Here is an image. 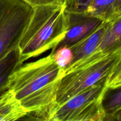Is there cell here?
<instances>
[{
    "label": "cell",
    "instance_id": "cell-1",
    "mask_svg": "<svg viewBox=\"0 0 121 121\" xmlns=\"http://www.w3.org/2000/svg\"><path fill=\"white\" fill-rule=\"evenodd\" d=\"M65 74V69L50 53L20 66L9 77L8 89L13 91L28 115L48 121L56 106L57 91Z\"/></svg>",
    "mask_w": 121,
    "mask_h": 121
},
{
    "label": "cell",
    "instance_id": "cell-2",
    "mask_svg": "<svg viewBox=\"0 0 121 121\" xmlns=\"http://www.w3.org/2000/svg\"><path fill=\"white\" fill-rule=\"evenodd\" d=\"M68 28L65 4L37 7L18 45L23 63L55 48Z\"/></svg>",
    "mask_w": 121,
    "mask_h": 121
},
{
    "label": "cell",
    "instance_id": "cell-3",
    "mask_svg": "<svg viewBox=\"0 0 121 121\" xmlns=\"http://www.w3.org/2000/svg\"><path fill=\"white\" fill-rule=\"evenodd\" d=\"M108 89L106 78L56 108L51 112L48 121H105L104 100Z\"/></svg>",
    "mask_w": 121,
    "mask_h": 121
},
{
    "label": "cell",
    "instance_id": "cell-4",
    "mask_svg": "<svg viewBox=\"0 0 121 121\" xmlns=\"http://www.w3.org/2000/svg\"><path fill=\"white\" fill-rule=\"evenodd\" d=\"M34 9L22 0H0V60L18 47Z\"/></svg>",
    "mask_w": 121,
    "mask_h": 121
},
{
    "label": "cell",
    "instance_id": "cell-5",
    "mask_svg": "<svg viewBox=\"0 0 121 121\" xmlns=\"http://www.w3.org/2000/svg\"><path fill=\"white\" fill-rule=\"evenodd\" d=\"M118 56L112 55L91 66L65 74L59 85L56 108L107 78Z\"/></svg>",
    "mask_w": 121,
    "mask_h": 121
},
{
    "label": "cell",
    "instance_id": "cell-6",
    "mask_svg": "<svg viewBox=\"0 0 121 121\" xmlns=\"http://www.w3.org/2000/svg\"><path fill=\"white\" fill-rule=\"evenodd\" d=\"M121 53V15L109 22L100 43L92 54L65 69V74L91 66L105 58Z\"/></svg>",
    "mask_w": 121,
    "mask_h": 121
},
{
    "label": "cell",
    "instance_id": "cell-7",
    "mask_svg": "<svg viewBox=\"0 0 121 121\" xmlns=\"http://www.w3.org/2000/svg\"><path fill=\"white\" fill-rule=\"evenodd\" d=\"M68 28L64 39L52 50L53 54L62 47H71L95 31L105 22L87 13L67 12Z\"/></svg>",
    "mask_w": 121,
    "mask_h": 121
},
{
    "label": "cell",
    "instance_id": "cell-8",
    "mask_svg": "<svg viewBox=\"0 0 121 121\" xmlns=\"http://www.w3.org/2000/svg\"><path fill=\"white\" fill-rule=\"evenodd\" d=\"M109 22H104L95 31L70 47L73 59L67 67L77 63L93 53L100 43Z\"/></svg>",
    "mask_w": 121,
    "mask_h": 121
},
{
    "label": "cell",
    "instance_id": "cell-9",
    "mask_svg": "<svg viewBox=\"0 0 121 121\" xmlns=\"http://www.w3.org/2000/svg\"><path fill=\"white\" fill-rule=\"evenodd\" d=\"M28 115L13 91L8 89L0 95V121L19 120Z\"/></svg>",
    "mask_w": 121,
    "mask_h": 121
},
{
    "label": "cell",
    "instance_id": "cell-10",
    "mask_svg": "<svg viewBox=\"0 0 121 121\" xmlns=\"http://www.w3.org/2000/svg\"><path fill=\"white\" fill-rule=\"evenodd\" d=\"M22 65L18 47L0 60V95L8 90L9 77Z\"/></svg>",
    "mask_w": 121,
    "mask_h": 121
},
{
    "label": "cell",
    "instance_id": "cell-11",
    "mask_svg": "<svg viewBox=\"0 0 121 121\" xmlns=\"http://www.w3.org/2000/svg\"><path fill=\"white\" fill-rule=\"evenodd\" d=\"M117 0H93L86 13L100 19L105 22L117 18Z\"/></svg>",
    "mask_w": 121,
    "mask_h": 121
},
{
    "label": "cell",
    "instance_id": "cell-12",
    "mask_svg": "<svg viewBox=\"0 0 121 121\" xmlns=\"http://www.w3.org/2000/svg\"><path fill=\"white\" fill-rule=\"evenodd\" d=\"M108 96L105 95L104 106L106 115V120H114L116 116L121 112V86Z\"/></svg>",
    "mask_w": 121,
    "mask_h": 121
},
{
    "label": "cell",
    "instance_id": "cell-13",
    "mask_svg": "<svg viewBox=\"0 0 121 121\" xmlns=\"http://www.w3.org/2000/svg\"><path fill=\"white\" fill-rule=\"evenodd\" d=\"M109 89H115L121 86V60H117L106 78Z\"/></svg>",
    "mask_w": 121,
    "mask_h": 121
},
{
    "label": "cell",
    "instance_id": "cell-14",
    "mask_svg": "<svg viewBox=\"0 0 121 121\" xmlns=\"http://www.w3.org/2000/svg\"><path fill=\"white\" fill-rule=\"evenodd\" d=\"M93 0H65L66 9L68 13H85Z\"/></svg>",
    "mask_w": 121,
    "mask_h": 121
},
{
    "label": "cell",
    "instance_id": "cell-15",
    "mask_svg": "<svg viewBox=\"0 0 121 121\" xmlns=\"http://www.w3.org/2000/svg\"><path fill=\"white\" fill-rule=\"evenodd\" d=\"M53 55L57 63L65 69L71 63L73 59L72 51L69 47H62L57 50Z\"/></svg>",
    "mask_w": 121,
    "mask_h": 121
},
{
    "label": "cell",
    "instance_id": "cell-16",
    "mask_svg": "<svg viewBox=\"0 0 121 121\" xmlns=\"http://www.w3.org/2000/svg\"><path fill=\"white\" fill-rule=\"evenodd\" d=\"M34 8L44 6L63 4L65 0H22Z\"/></svg>",
    "mask_w": 121,
    "mask_h": 121
},
{
    "label": "cell",
    "instance_id": "cell-17",
    "mask_svg": "<svg viewBox=\"0 0 121 121\" xmlns=\"http://www.w3.org/2000/svg\"><path fill=\"white\" fill-rule=\"evenodd\" d=\"M117 17L121 15V0H117Z\"/></svg>",
    "mask_w": 121,
    "mask_h": 121
},
{
    "label": "cell",
    "instance_id": "cell-18",
    "mask_svg": "<svg viewBox=\"0 0 121 121\" xmlns=\"http://www.w3.org/2000/svg\"><path fill=\"white\" fill-rule=\"evenodd\" d=\"M114 120H118V121H121V112L119 113H118L115 118Z\"/></svg>",
    "mask_w": 121,
    "mask_h": 121
},
{
    "label": "cell",
    "instance_id": "cell-19",
    "mask_svg": "<svg viewBox=\"0 0 121 121\" xmlns=\"http://www.w3.org/2000/svg\"><path fill=\"white\" fill-rule=\"evenodd\" d=\"M117 60H121V53L118 56V58H117Z\"/></svg>",
    "mask_w": 121,
    "mask_h": 121
}]
</instances>
